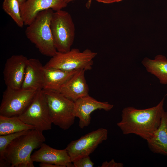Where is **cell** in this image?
<instances>
[{"label":"cell","mask_w":167,"mask_h":167,"mask_svg":"<svg viewBox=\"0 0 167 167\" xmlns=\"http://www.w3.org/2000/svg\"><path fill=\"white\" fill-rule=\"evenodd\" d=\"M166 95L156 106L138 109L127 107L122 111L121 120L118 126L125 135L134 134L146 141L150 139L159 126L165 111L164 108Z\"/></svg>","instance_id":"cell-1"},{"label":"cell","mask_w":167,"mask_h":167,"mask_svg":"<svg viewBox=\"0 0 167 167\" xmlns=\"http://www.w3.org/2000/svg\"><path fill=\"white\" fill-rule=\"evenodd\" d=\"M42 132L33 129L11 142L5 153L6 167H34L31 153L45 141Z\"/></svg>","instance_id":"cell-2"},{"label":"cell","mask_w":167,"mask_h":167,"mask_svg":"<svg viewBox=\"0 0 167 167\" xmlns=\"http://www.w3.org/2000/svg\"><path fill=\"white\" fill-rule=\"evenodd\" d=\"M54 12L51 9L40 12L25 30L26 36L40 53L51 57L58 52L54 45L50 28Z\"/></svg>","instance_id":"cell-3"},{"label":"cell","mask_w":167,"mask_h":167,"mask_svg":"<svg viewBox=\"0 0 167 167\" xmlns=\"http://www.w3.org/2000/svg\"><path fill=\"white\" fill-rule=\"evenodd\" d=\"M42 90L52 124L63 130L69 129L75 118L74 101L58 91Z\"/></svg>","instance_id":"cell-4"},{"label":"cell","mask_w":167,"mask_h":167,"mask_svg":"<svg viewBox=\"0 0 167 167\" xmlns=\"http://www.w3.org/2000/svg\"><path fill=\"white\" fill-rule=\"evenodd\" d=\"M97 54L96 52L88 49L82 51L75 48L66 52H57L44 66L68 71L90 70L92 68L93 59Z\"/></svg>","instance_id":"cell-5"},{"label":"cell","mask_w":167,"mask_h":167,"mask_svg":"<svg viewBox=\"0 0 167 167\" xmlns=\"http://www.w3.org/2000/svg\"><path fill=\"white\" fill-rule=\"evenodd\" d=\"M54 44L57 51L71 50L75 37V26L71 14L62 10L54 11L50 23Z\"/></svg>","instance_id":"cell-6"},{"label":"cell","mask_w":167,"mask_h":167,"mask_svg":"<svg viewBox=\"0 0 167 167\" xmlns=\"http://www.w3.org/2000/svg\"><path fill=\"white\" fill-rule=\"evenodd\" d=\"M18 117L25 123L41 131L51 129L52 123L42 89L37 91L29 104Z\"/></svg>","instance_id":"cell-7"},{"label":"cell","mask_w":167,"mask_h":167,"mask_svg":"<svg viewBox=\"0 0 167 167\" xmlns=\"http://www.w3.org/2000/svg\"><path fill=\"white\" fill-rule=\"evenodd\" d=\"M37 90L6 87L3 92L0 106V115L6 117L18 116L29 104Z\"/></svg>","instance_id":"cell-8"},{"label":"cell","mask_w":167,"mask_h":167,"mask_svg":"<svg viewBox=\"0 0 167 167\" xmlns=\"http://www.w3.org/2000/svg\"><path fill=\"white\" fill-rule=\"evenodd\" d=\"M108 131L100 128L70 142L65 148L72 162L81 157L89 156L99 144L108 138Z\"/></svg>","instance_id":"cell-9"},{"label":"cell","mask_w":167,"mask_h":167,"mask_svg":"<svg viewBox=\"0 0 167 167\" xmlns=\"http://www.w3.org/2000/svg\"><path fill=\"white\" fill-rule=\"evenodd\" d=\"M28 59L22 55H14L8 58L3 71L6 87L18 89L21 88Z\"/></svg>","instance_id":"cell-10"},{"label":"cell","mask_w":167,"mask_h":167,"mask_svg":"<svg viewBox=\"0 0 167 167\" xmlns=\"http://www.w3.org/2000/svg\"><path fill=\"white\" fill-rule=\"evenodd\" d=\"M75 114L79 119V126L81 129L89 125L91 123V114L97 109L106 111L111 110L113 105L107 102L99 101L89 95L74 101Z\"/></svg>","instance_id":"cell-11"},{"label":"cell","mask_w":167,"mask_h":167,"mask_svg":"<svg viewBox=\"0 0 167 167\" xmlns=\"http://www.w3.org/2000/svg\"><path fill=\"white\" fill-rule=\"evenodd\" d=\"M64 0H27L20 6L21 17L24 25H28L34 20L40 12L51 9L59 11L66 6Z\"/></svg>","instance_id":"cell-12"},{"label":"cell","mask_w":167,"mask_h":167,"mask_svg":"<svg viewBox=\"0 0 167 167\" xmlns=\"http://www.w3.org/2000/svg\"><path fill=\"white\" fill-rule=\"evenodd\" d=\"M31 158L33 162L52 164L60 167H74L65 148L56 149L44 143L31 155Z\"/></svg>","instance_id":"cell-13"},{"label":"cell","mask_w":167,"mask_h":167,"mask_svg":"<svg viewBox=\"0 0 167 167\" xmlns=\"http://www.w3.org/2000/svg\"><path fill=\"white\" fill-rule=\"evenodd\" d=\"M44 66L38 59H28L21 88L36 90L43 89L45 83Z\"/></svg>","instance_id":"cell-14"},{"label":"cell","mask_w":167,"mask_h":167,"mask_svg":"<svg viewBox=\"0 0 167 167\" xmlns=\"http://www.w3.org/2000/svg\"><path fill=\"white\" fill-rule=\"evenodd\" d=\"M85 71L84 70L78 71L57 91L74 101L89 95V87L84 75Z\"/></svg>","instance_id":"cell-15"},{"label":"cell","mask_w":167,"mask_h":167,"mask_svg":"<svg viewBox=\"0 0 167 167\" xmlns=\"http://www.w3.org/2000/svg\"><path fill=\"white\" fill-rule=\"evenodd\" d=\"M147 142L152 152L167 156V112H164L159 126Z\"/></svg>","instance_id":"cell-16"},{"label":"cell","mask_w":167,"mask_h":167,"mask_svg":"<svg viewBox=\"0 0 167 167\" xmlns=\"http://www.w3.org/2000/svg\"><path fill=\"white\" fill-rule=\"evenodd\" d=\"M45 68V80L43 89L55 91H58L79 71H68L56 68Z\"/></svg>","instance_id":"cell-17"},{"label":"cell","mask_w":167,"mask_h":167,"mask_svg":"<svg viewBox=\"0 0 167 167\" xmlns=\"http://www.w3.org/2000/svg\"><path fill=\"white\" fill-rule=\"evenodd\" d=\"M142 63L148 72L159 79L161 84H167V59L165 56L159 54L153 59L146 57Z\"/></svg>","instance_id":"cell-18"},{"label":"cell","mask_w":167,"mask_h":167,"mask_svg":"<svg viewBox=\"0 0 167 167\" xmlns=\"http://www.w3.org/2000/svg\"><path fill=\"white\" fill-rule=\"evenodd\" d=\"M35 129L22 121L18 116L6 117L0 115V135Z\"/></svg>","instance_id":"cell-19"},{"label":"cell","mask_w":167,"mask_h":167,"mask_svg":"<svg viewBox=\"0 0 167 167\" xmlns=\"http://www.w3.org/2000/svg\"><path fill=\"white\" fill-rule=\"evenodd\" d=\"M2 7L4 11L11 17L19 27H23L24 24L17 0H4Z\"/></svg>","instance_id":"cell-20"},{"label":"cell","mask_w":167,"mask_h":167,"mask_svg":"<svg viewBox=\"0 0 167 167\" xmlns=\"http://www.w3.org/2000/svg\"><path fill=\"white\" fill-rule=\"evenodd\" d=\"M31 130H26L4 135H0V167H6L5 153L6 148L13 140L28 133Z\"/></svg>","instance_id":"cell-21"},{"label":"cell","mask_w":167,"mask_h":167,"mask_svg":"<svg viewBox=\"0 0 167 167\" xmlns=\"http://www.w3.org/2000/svg\"><path fill=\"white\" fill-rule=\"evenodd\" d=\"M72 163L74 167H93L94 165L89 156L79 158Z\"/></svg>","instance_id":"cell-22"},{"label":"cell","mask_w":167,"mask_h":167,"mask_svg":"<svg viewBox=\"0 0 167 167\" xmlns=\"http://www.w3.org/2000/svg\"><path fill=\"white\" fill-rule=\"evenodd\" d=\"M124 165L121 163L116 162L114 159L108 162L107 161L104 162L102 164L101 167H123Z\"/></svg>","instance_id":"cell-23"},{"label":"cell","mask_w":167,"mask_h":167,"mask_svg":"<svg viewBox=\"0 0 167 167\" xmlns=\"http://www.w3.org/2000/svg\"><path fill=\"white\" fill-rule=\"evenodd\" d=\"M97 2L104 3L109 4L114 2H119L123 0H95Z\"/></svg>","instance_id":"cell-24"},{"label":"cell","mask_w":167,"mask_h":167,"mask_svg":"<svg viewBox=\"0 0 167 167\" xmlns=\"http://www.w3.org/2000/svg\"><path fill=\"white\" fill-rule=\"evenodd\" d=\"M39 166L41 167H60L55 164L47 163H40Z\"/></svg>","instance_id":"cell-25"},{"label":"cell","mask_w":167,"mask_h":167,"mask_svg":"<svg viewBox=\"0 0 167 167\" xmlns=\"http://www.w3.org/2000/svg\"><path fill=\"white\" fill-rule=\"evenodd\" d=\"M92 0H88L86 5V6L88 9L89 8L91 5Z\"/></svg>","instance_id":"cell-26"},{"label":"cell","mask_w":167,"mask_h":167,"mask_svg":"<svg viewBox=\"0 0 167 167\" xmlns=\"http://www.w3.org/2000/svg\"><path fill=\"white\" fill-rule=\"evenodd\" d=\"M19 3V5H20V6L22 5L27 0H17Z\"/></svg>","instance_id":"cell-27"},{"label":"cell","mask_w":167,"mask_h":167,"mask_svg":"<svg viewBox=\"0 0 167 167\" xmlns=\"http://www.w3.org/2000/svg\"><path fill=\"white\" fill-rule=\"evenodd\" d=\"M66 3H68L69 2H71L75 0H64Z\"/></svg>","instance_id":"cell-28"}]
</instances>
